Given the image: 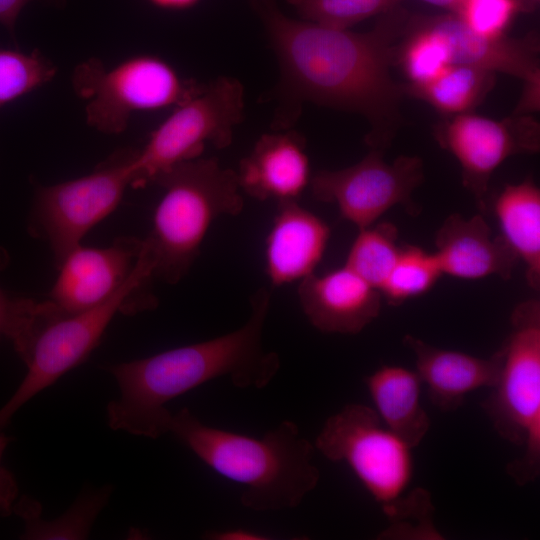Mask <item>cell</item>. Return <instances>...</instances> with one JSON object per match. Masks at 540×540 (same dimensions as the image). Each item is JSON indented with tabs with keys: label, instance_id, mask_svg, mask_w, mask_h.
<instances>
[{
	"label": "cell",
	"instance_id": "obj_1",
	"mask_svg": "<svg viewBox=\"0 0 540 540\" xmlns=\"http://www.w3.org/2000/svg\"><path fill=\"white\" fill-rule=\"evenodd\" d=\"M281 71V91L291 107L310 101L357 113L371 126L366 143L384 151L401 124L406 88L392 77L397 39L409 21L396 7L367 32L331 28L282 14L275 5L258 9Z\"/></svg>",
	"mask_w": 540,
	"mask_h": 540
},
{
	"label": "cell",
	"instance_id": "obj_2",
	"mask_svg": "<svg viewBox=\"0 0 540 540\" xmlns=\"http://www.w3.org/2000/svg\"><path fill=\"white\" fill-rule=\"evenodd\" d=\"M271 295L260 287L250 297L245 323L226 334L149 357L107 367L120 397L106 408L113 430L157 439L168 433L172 412L166 404L207 382L227 377L238 388L262 389L278 373L281 361L263 347Z\"/></svg>",
	"mask_w": 540,
	"mask_h": 540
},
{
	"label": "cell",
	"instance_id": "obj_3",
	"mask_svg": "<svg viewBox=\"0 0 540 540\" xmlns=\"http://www.w3.org/2000/svg\"><path fill=\"white\" fill-rule=\"evenodd\" d=\"M168 432L217 474L240 484L241 504L256 512L296 508L320 480L315 446L290 420L251 437L205 424L182 408L172 413Z\"/></svg>",
	"mask_w": 540,
	"mask_h": 540
},
{
	"label": "cell",
	"instance_id": "obj_4",
	"mask_svg": "<svg viewBox=\"0 0 540 540\" xmlns=\"http://www.w3.org/2000/svg\"><path fill=\"white\" fill-rule=\"evenodd\" d=\"M154 183L163 193L142 243L154 277L175 284L197 259L213 223L223 216L239 215L244 201L236 172L212 157L178 164Z\"/></svg>",
	"mask_w": 540,
	"mask_h": 540
},
{
	"label": "cell",
	"instance_id": "obj_5",
	"mask_svg": "<svg viewBox=\"0 0 540 540\" xmlns=\"http://www.w3.org/2000/svg\"><path fill=\"white\" fill-rule=\"evenodd\" d=\"M499 377L481 406L496 433L522 449L506 466L519 486L540 474V302L518 303L510 316V331L501 344Z\"/></svg>",
	"mask_w": 540,
	"mask_h": 540
},
{
	"label": "cell",
	"instance_id": "obj_6",
	"mask_svg": "<svg viewBox=\"0 0 540 540\" xmlns=\"http://www.w3.org/2000/svg\"><path fill=\"white\" fill-rule=\"evenodd\" d=\"M153 278V265L141 247L131 273L112 296L82 311L62 312L42 327L23 360L27 366L24 379L0 409V428L32 397L83 363L118 312L155 307V298L147 292Z\"/></svg>",
	"mask_w": 540,
	"mask_h": 540
},
{
	"label": "cell",
	"instance_id": "obj_7",
	"mask_svg": "<svg viewBox=\"0 0 540 540\" xmlns=\"http://www.w3.org/2000/svg\"><path fill=\"white\" fill-rule=\"evenodd\" d=\"M72 85L85 101L88 125L106 134L123 132L135 112L176 107L201 87L183 79L167 61L146 54L110 68L88 59L74 69Z\"/></svg>",
	"mask_w": 540,
	"mask_h": 540
},
{
	"label": "cell",
	"instance_id": "obj_8",
	"mask_svg": "<svg viewBox=\"0 0 540 540\" xmlns=\"http://www.w3.org/2000/svg\"><path fill=\"white\" fill-rule=\"evenodd\" d=\"M243 96L242 84L223 76L174 107L146 144L134 150L131 186L155 182L174 166L199 158L207 144L217 149L229 146L243 117Z\"/></svg>",
	"mask_w": 540,
	"mask_h": 540
},
{
	"label": "cell",
	"instance_id": "obj_9",
	"mask_svg": "<svg viewBox=\"0 0 540 540\" xmlns=\"http://www.w3.org/2000/svg\"><path fill=\"white\" fill-rule=\"evenodd\" d=\"M314 446L326 459L344 462L382 510L400 500L411 483L412 448L364 404L349 403L328 417Z\"/></svg>",
	"mask_w": 540,
	"mask_h": 540
},
{
	"label": "cell",
	"instance_id": "obj_10",
	"mask_svg": "<svg viewBox=\"0 0 540 540\" xmlns=\"http://www.w3.org/2000/svg\"><path fill=\"white\" fill-rule=\"evenodd\" d=\"M133 152H117L89 174L37 190L35 229L48 242L57 264L117 208L132 185Z\"/></svg>",
	"mask_w": 540,
	"mask_h": 540
},
{
	"label": "cell",
	"instance_id": "obj_11",
	"mask_svg": "<svg viewBox=\"0 0 540 540\" xmlns=\"http://www.w3.org/2000/svg\"><path fill=\"white\" fill-rule=\"evenodd\" d=\"M384 151H371L358 163L312 175L310 188L322 202L337 206L340 216L358 230L369 227L396 205L418 212L412 193L424 180V164L417 156L401 155L392 163Z\"/></svg>",
	"mask_w": 540,
	"mask_h": 540
},
{
	"label": "cell",
	"instance_id": "obj_12",
	"mask_svg": "<svg viewBox=\"0 0 540 540\" xmlns=\"http://www.w3.org/2000/svg\"><path fill=\"white\" fill-rule=\"evenodd\" d=\"M434 134L458 161L463 185L482 210L494 171L509 157L540 148V127L531 115L495 120L468 112L450 116Z\"/></svg>",
	"mask_w": 540,
	"mask_h": 540
},
{
	"label": "cell",
	"instance_id": "obj_13",
	"mask_svg": "<svg viewBox=\"0 0 540 540\" xmlns=\"http://www.w3.org/2000/svg\"><path fill=\"white\" fill-rule=\"evenodd\" d=\"M141 243L139 239L123 238L107 247L76 246L57 264L59 272L49 299L66 313L104 302L131 273Z\"/></svg>",
	"mask_w": 540,
	"mask_h": 540
},
{
	"label": "cell",
	"instance_id": "obj_14",
	"mask_svg": "<svg viewBox=\"0 0 540 540\" xmlns=\"http://www.w3.org/2000/svg\"><path fill=\"white\" fill-rule=\"evenodd\" d=\"M297 293L304 315L323 333L358 334L381 311L380 291L346 265L307 276L299 282Z\"/></svg>",
	"mask_w": 540,
	"mask_h": 540
},
{
	"label": "cell",
	"instance_id": "obj_15",
	"mask_svg": "<svg viewBox=\"0 0 540 540\" xmlns=\"http://www.w3.org/2000/svg\"><path fill=\"white\" fill-rule=\"evenodd\" d=\"M331 236L329 225L297 200L278 203L264 246L265 272L275 287L315 273Z\"/></svg>",
	"mask_w": 540,
	"mask_h": 540
},
{
	"label": "cell",
	"instance_id": "obj_16",
	"mask_svg": "<svg viewBox=\"0 0 540 540\" xmlns=\"http://www.w3.org/2000/svg\"><path fill=\"white\" fill-rule=\"evenodd\" d=\"M415 356L416 372L430 402L443 412L460 408L466 396L496 383L503 360L500 346L489 357L438 348L411 334L402 340Z\"/></svg>",
	"mask_w": 540,
	"mask_h": 540
},
{
	"label": "cell",
	"instance_id": "obj_17",
	"mask_svg": "<svg viewBox=\"0 0 540 540\" xmlns=\"http://www.w3.org/2000/svg\"><path fill=\"white\" fill-rule=\"evenodd\" d=\"M235 172L241 191L277 203L297 200L312 177L305 141L295 132L262 135Z\"/></svg>",
	"mask_w": 540,
	"mask_h": 540
},
{
	"label": "cell",
	"instance_id": "obj_18",
	"mask_svg": "<svg viewBox=\"0 0 540 540\" xmlns=\"http://www.w3.org/2000/svg\"><path fill=\"white\" fill-rule=\"evenodd\" d=\"M435 245L443 275L458 279H509L519 261L501 235L493 236L482 215H449L436 233Z\"/></svg>",
	"mask_w": 540,
	"mask_h": 540
},
{
	"label": "cell",
	"instance_id": "obj_19",
	"mask_svg": "<svg viewBox=\"0 0 540 540\" xmlns=\"http://www.w3.org/2000/svg\"><path fill=\"white\" fill-rule=\"evenodd\" d=\"M446 37L452 64H462L521 80L540 74L539 41L535 34L486 38L470 31L453 12L426 17Z\"/></svg>",
	"mask_w": 540,
	"mask_h": 540
},
{
	"label": "cell",
	"instance_id": "obj_20",
	"mask_svg": "<svg viewBox=\"0 0 540 540\" xmlns=\"http://www.w3.org/2000/svg\"><path fill=\"white\" fill-rule=\"evenodd\" d=\"M364 383L383 424L412 449L416 448L431 426L421 404L422 382L417 372L383 365L366 376Z\"/></svg>",
	"mask_w": 540,
	"mask_h": 540
},
{
	"label": "cell",
	"instance_id": "obj_21",
	"mask_svg": "<svg viewBox=\"0 0 540 540\" xmlns=\"http://www.w3.org/2000/svg\"><path fill=\"white\" fill-rule=\"evenodd\" d=\"M501 236L526 268L531 288L540 287V190L531 179L506 185L494 202Z\"/></svg>",
	"mask_w": 540,
	"mask_h": 540
},
{
	"label": "cell",
	"instance_id": "obj_22",
	"mask_svg": "<svg viewBox=\"0 0 540 540\" xmlns=\"http://www.w3.org/2000/svg\"><path fill=\"white\" fill-rule=\"evenodd\" d=\"M113 487L85 488L71 507L51 521L41 518V504L30 497H22L14 506V513L25 522L24 539H86L92 525L107 504Z\"/></svg>",
	"mask_w": 540,
	"mask_h": 540
},
{
	"label": "cell",
	"instance_id": "obj_23",
	"mask_svg": "<svg viewBox=\"0 0 540 540\" xmlns=\"http://www.w3.org/2000/svg\"><path fill=\"white\" fill-rule=\"evenodd\" d=\"M495 84V73L477 67L451 64L433 80L408 86L407 92L449 116L470 112Z\"/></svg>",
	"mask_w": 540,
	"mask_h": 540
},
{
	"label": "cell",
	"instance_id": "obj_24",
	"mask_svg": "<svg viewBox=\"0 0 540 540\" xmlns=\"http://www.w3.org/2000/svg\"><path fill=\"white\" fill-rule=\"evenodd\" d=\"M399 60L410 86L425 84L441 74L451 62L450 48L443 33L426 17L409 18Z\"/></svg>",
	"mask_w": 540,
	"mask_h": 540
},
{
	"label": "cell",
	"instance_id": "obj_25",
	"mask_svg": "<svg viewBox=\"0 0 540 540\" xmlns=\"http://www.w3.org/2000/svg\"><path fill=\"white\" fill-rule=\"evenodd\" d=\"M400 249L398 229L393 223L371 225L358 230L344 265L380 291Z\"/></svg>",
	"mask_w": 540,
	"mask_h": 540
},
{
	"label": "cell",
	"instance_id": "obj_26",
	"mask_svg": "<svg viewBox=\"0 0 540 540\" xmlns=\"http://www.w3.org/2000/svg\"><path fill=\"white\" fill-rule=\"evenodd\" d=\"M442 275L434 253L403 245L380 293L388 304L400 305L428 292Z\"/></svg>",
	"mask_w": 540,
	"mask_h": 540
},
{
	"label": "cell",
	"instance_id": "obj_27",
	"mask_svg": "<svg viewBox=\"0 0 540 540\" xmlns=\"http://www.w3.org/2000/svg\"><path fill=\"white\" fill-rule=\"evenodd\" d=\"M56 71L37 50L0 49V108L48 83Z\"/></svg>",
	"mask_w": 540,
	"mask_h": 540
},
{
	"label": "cell",
	"instance_id": "obj_28",
	"mask_svg": "<svg viewBox=\"0 0 540 540\" xmlns=\"http://www.w3.org/2000/svg\"><path fill=\"white\" fill-rule=\"evenodd\" d=\"M305 21L348 29L370 17L382 15L403 0H287Z\"/></svg>",
	"mask_w": 540,
	"mask_h": 540
},
{
	"label": "cell",
	"instance_id": "obj_29",
	"mask_svg": "<svg viewBox=\"0 0 540 540\" xmlns=\"http://www.w3.org/2000/svg\"><path fill=\"white\" fill-rule=\"evenodd\" d=\"M389 522L382 538L442 539L433 524L434 507L430 493L417 488L405 494L393 505L382 510Z\"/></svg>",
	"mask_w": 540,
	"mask_h": 540
},
{
	"label": "cell",
	"instance_id": "obj_30",
	"mask_svg": "<svg viewBox=\"0 0 540 540\" xmlns=\"http://www.w3.org/2000/svg\"><path fill=\"white\" fill-rule=\"evenodd\" d=\"M520 11H525L521 0H461L453 13L473 33L499 38Z\"/></svg>",
	"mask_w": 540,
	"mask_h": 540
},
{
	"label": "cell",
	"instance_id": "obj_31",
	"mask_svg": "<svg viewBox=\"0 0 540 540\" xmlns=\"http://www.w3.org/2000/svg\"><path fill=\"white\" fill-rule=\"evenodd\" d=\"M12 438L0 431V516L8 517L14 513L19 495L17 480L12 472L1 464L3 453Z\"/></svg>",
	"mask_w": 540,
	"mask_h": 540
},
{
	"label": "cell",
	"instance_id": "obj_32",
	"mask_svg": "<svg viewBox=\"0 0 540 540\" xmlns=\"http://www.w3.org/2000/svg\"><path fill=\"white\" fill-rule=\"evenodd\" d=\"M23 305L24 298H12L0 288V338H12L19 324Z\"/></svg>",
	"mask_w": 540,
	"mask_h": 540
},
{
	"label": "cell",
	"instance_id": "obj_33",
	"mask_svg": "<svg viewBox=\"0 0 540 540\" xmlns=\"http://www.w3.org/2000/svg\"><path fill=\"white\" fill-rule=\"evenodd\" d=\"M540 107V74L524 80V88L513 114L530 115Z\"/></svg>",
	"mask_w": 540,
	"mask_h": 540
},
{
	"label": "cell",
	"instance_id": "obj_34",
	"mask_svg": "<svg viewBox=\"0 0 540 540\" xmlns=\"http://www.w3.org/2000/svg\"><path fill=\"white\" fill-rule=\"evenodd\" d=\"M207 539L212 540H265L269 537L247 528H231L208 533Z\"/></svg>",
	"mask_w": 540,
	"mask_h": 540
},
{
	"label": "cell",
	"instance_id": "obj_35",
	"mask_svg": "<svg viewBox=\"0 0 540 540\" xmlns=\"http://www.w3.org/2000/svg\"><path fill=\"white\" fill-rule=\"evenodd\" d=\"M31 0H0V23L10 31L23 7Z\"/></svg>",
	"mask_w": 540,
	"mask_h": 540
},
{
	"label": "cell",
	"instance_id": "obj_36",
	"mask_svg": "<svg viewBox=\"0 0 540 540\" xmlns=\"http://www.w3.org/2000/svg\"><path fill=\"white\" fill-rule=\"evenodd\" d=\"M151 4L167 10H184L196 5L200 0H148Z\"/></svg>",
	"mask_w": 540,
	"mask_h": 540
},
{
	"label": "cell",
	"instance_id": "obj_37",
	"mask_svg": "<svg viewBox=\"0 0 540 540\" xmlns=\"http://www.w3.org/2000/svg\"><path fill=\"white\" fill-rule=\"evenodd\" d=\"M429 4L455 12L461 0H422Z\"/></svg>",
	"mask_w": 540,
	"mask_h": 540
},
{
	"label": "cell",
	"instance_id": "obj_38",
	"mask_svg": "<svg viewBox=\"0 0 540 540\" xmlns=\"http://www.w3.org/2000/svg\"><path fill=\"white\" fill-rule=\"evenodd\" d=\"M257 9L274 5L273 0H251Z\"/></svg>",
	"mask_w": 540,
	"mask_h": 540
},
{
	"label": "cell",
	"instance_id": "obj_39",
	"mask_svg": "<svg viewBox=\"0 0 540 540\" xmlns=\"http://www.w3.org/2000/svg\"><path fill=\"white\" fill-rule=\"evenodd\" d=\"M524 6V10L528 11L535 8V5L538 4L539 0H521Z\"/></svg>",
	"mask_w": 540,
	"mask_h": 540
}]
</instances>
